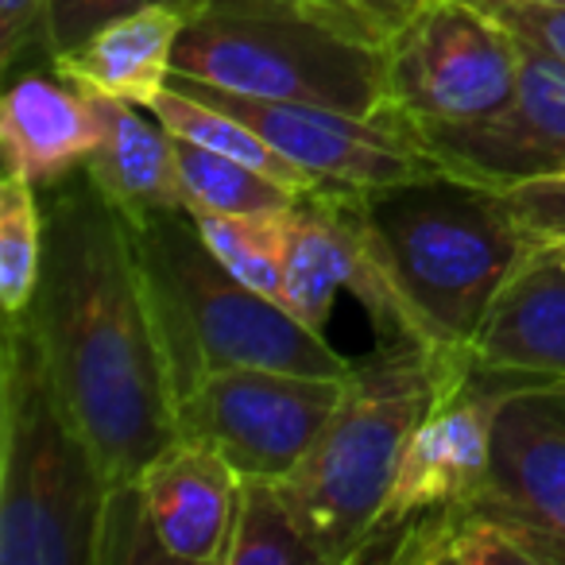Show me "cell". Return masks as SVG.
I'll return each mask as SVG.
<instances>
[{"label": "cell", "instance_id": "13", "mask_svg": "<svg viewBox=\"0 0 565 565\" xmlns=\"http://www.w3.org/2000/svg\"><path fill=\"white\" fill-rule=\"evenodd\" d=\"M472 380L500 395H565V252H531L469 345Z\"/></svg>", "mask_w": 565, "mask_h": 565}, {"label": "cell", "instance_id": "27", "mask_svg": "<svg viewBox=\"0 0 565 565\" xmlns=\"http://www.w3.org/2000/svg\"><path fill=\"white\" fill-rule=\"evenodd\" d=\"M35 55L51 63L47 0H0V66L12 71Z\"/></svg>", "mask_w": 565, "mask_h": 565}, {"label": "cell", "instance_id": "30", "mask_svg": "<svg viewBox=\"0 0 565 565\" xmlns=\"http://www.w3.org/2000/svg\"><path fill=\"white\" fill-rule=\"evenodd\" d=\"M508 4H534V9H565V0H508Z\"/></svg>", "mask_w": 565, "mask_h": 565}, {"label": "cell", "instance_id": "29", "mask_svg": "<svg viewBox=\"0 0 565 565\" xmlns=\"http://www.w3.org/2000/svg\"><path fill=\"white\" fill-rule=\"evenodd\" d=\"M349 4H353V9H361L364 17L380 28V32L392 35V32H399V28L407 24L418 9H423L426 0H349Z\"/></svg>", "mask_w": 565, "mask_h": 565}, {"label": "cell", "instance_id": "24", "mask_svg": "<svg viewBox=\"0 0 565 565\" xmlns=\"http://www.w3.org/2000/svg\"><path fill=\"white\" fill-rule=\"evenodd\" d=\"M291 210V205H287ZM287 210L236 213V217H198L205 244L241 282L264 299L282 302V264H287Z\"/></svg>", "mask_w": 565, "mask_h": 565}, {"label": "cell", "instance_id": "9", "mask_svg": "<svg viewBox=\"0 0 565 565\" xmlns=\"http://www.w3.org/2000/svg\"><path fill=\"white\" fill-rule=\"evenodd\" d=\"M171 86L241 117L275 151H282L291 163L307 167L322 182L376 190L449 174L441 159L423 143V136L403 120L387 117V113L353 117V113L326 109V105L264 102V97H244L205 86V82H194L186 74H171Z\"/></svg>", "mask_w": 565, "mask_h": 565}, {"label": "cell", "instance_id": "25", "mask_svg": "<svg viewBox=\"0 0 565 565\" xmlns=\"http://www.w3.org/2000/svg\"><path fill=\"white\" fill-rule=\"evenodd\" d=\"M531 252H565V167L495 190Z\"/></svg>", "mask_w": 565, "mask_h": 565}, {"label": "cell", "instance_id": "18", "mask_svg": "<svg viewBox=\"0 0 565 565\" xmlns=\"http://www.w3.org/2000/svg\"><path fill=\"white\" fill-rule=\"evenodd\" d=\"M182 28H186L182 9L156 4V9L128 12L74 51H63L51 66L94 94L151 109L156 97L171 86L174 47H179Z\"/></svg>", "mask_w": 565, "mask_h": 565}, {"label": "cell", "instance_id": "1", "mask_svg": "<svg viewBox=\"0 0 565 565\" xmlns=\"http://www.w3.org/2000/svg\"><path fill=\"white\" fill-rule=\"evenodd\" d=\"M47 248L24 322L63 407L113 484L179 441V392L125 213L74 171L47 198Z\"/></svg>", "mask_w": 565, "mask_h": 565}, {"label": "cell", "instance_id": "14", "mask_svg": "<svg viewBox=\"0 0 565 565\" xmlns=\"http://www.w3.org/2000/svg\"><path fill=\"white\" fill-rule=\"evenodd\" d=\"M372 562L392 565H565V534L503 503L488 484L387 539Z\"/></svg>", "mask_w": 565, "mask_h": 565}, {"label": "cell", "instance_id": "26", "mask_svg": "<svg viewBox=\"0 0 565 565\" xmlns=\"http://www.w3.org/2000/svg\"><path fill=\"white\" fill-rule=\"evenodd\" d=\"M198 9V0H47V35H51V63H55L63 51H74L78 43H86L94 32H102L105 24L128 17V12L140 9Z\"/></svg>", "mask_w": 565, "mask_h": 565}, {"label": "cell", "instance_id": "12", "mask_svg": "<svg viewBox=\"0 0 565 565\" xmlns=\"http://www.w3.org/2000/svg\"><path fill=\"white\" fill-rule=\"evenodd\" d=\"M515 40L519 86L495 117L418 132L454 179L488 190L565 167V58L523 35Z\"/></svg>", "mask_w": 565, "mask_h": 565}, {"label": "cell", "instance_id": "2", "mask_svg": "<svg viewBox=\"0 0 565 565\" xmlns=\"http://www.w3.org/2000/svg\"><path fill=\"white\" fill-rule=\"evenodd\" d=\"M387 40L349 0H198L174 74L264 102L380 117Z\"/></svg>", "mask_w": 565, "mask_h": 565}, {"label": "cell", "instance_id": "8", "mask_svg": "<svg viewBox=\"0 0 565 565\" xmlns=\"http://www.w3.org/2000/svg\"><path fill=\"white\" fill-rule=\"evenodd\" d=\"M345 395V376L228 369L182 395L179 438L213 446L241 480H287Z\"/></svg>", "mask_w": 565, "mask_h": 565}, {"label": "cell", "instance_id": "23", "mask_svg": "<svg viewBox=\"0 0 565 565\" xmlns=\"http://www.w3.org/2000/svg\"><path fill=\"white\" fill-rule=\"evenodd\" d=\"M47 248V210L40 190L24 179L4 174L0 182V307L4 318L28 310L43 271Z\"/></svg>", "mask_w": 565, "mask_h": 565}, {"label": "cell", "instance_id": "7", "mask_svg": "<svg viewBox=\"0 0 565 565\" xmlns=\"http://www.w3.org/2000/svg\"><path fill=\"white\" fill-rule=\"evenodd\" d=\"M515 86L519 40L484 0H426L387 40L384 113L415 132L495 117Z\"/></svg>", "mask_w": 565, "mask_h": 565}, {"label": "cell", "instance_id": "5", "mask_svg": "<svg viewBox=\"0 0 565 565\" xmlns=\"http://www.w3.org/2000/svg\"><path fill=\"white\" fill-rule=\"evenodd\" d=\"M113 480L63 407L24 315L4 318L0 565H94Z\"/></svg>", "mask_w": 565, "mask_h": 565}, {"label": "cell", "instance_id": "20", "mask_svg": "<svg viewBox=\"0 0 565 565\" xmlns=\"http://www.w3.org/2000/svg\"><path fill=\"white\" fill-rule=\"evenodd\" d=\"M151 113H156V117L163 120L174 136H182V140H194V143H202V148L217 151V156H228V159H236V163L256 167V171L271 174V179H279L282 186L299 190V194L322 186L318 174H310L307 167L291 163L282 151H275L271 143L256 132V128H248L241 117H233V113L202 102V97L182 94V89L167 86L163 94L156 97Z\"/></svg>", "mask_w": 565, "mask_h": 565}, {"label": "cell", "instance_id": "4", "mask_svg": "<svg viewBox=\"0 0 565 565\" xmlns=\"http://www.w3.org/2000/svg\"><path fill=\"white\" fill-rule=\"evenodd\" d=\"M125 221L148 275L179 403L213 372L228 369L349 376L353 361L326 333L252 291L213 256L190 210H151Z\"/></svg>", "mask_w": 565, "mask_h": 565}, {"label": "cell", "instance_id": "10", "mask_svg": "<svg viewBox=\"0 0 565 565\" xmlns=\"http://www.w3.org/2000/svg\"><path fill=\"white\" fill-rule=\"evenodd\" d=\"M361 190L322 182L299 194L287 210V264H282V307L310 330L326 333L338 291H349L376 322V338H411V315L387 279L369 225Z\"/></svg>", "mask_w": 565, "mask_h": 565}, {"label": "cell", "instance_id": "28", "mask_svg": "<svg viewBox=\"0 0 565 565\" xmlns=\"http://www.w3.org/2000/svg\"><path fill=\"white\" fill-rule=\"evenodd\" d=\"M484 4L515 35L565 58V9H534V4H508V0H484Z\"/></svg>", "mask_w": 565, "mask_h": 565}, {"label": "cell", "instance_id": "16", "mask_svg": "<svg viewBox=\"0 0 565 565\" xmlns=\"http://www.w3.org/2000/svg\"><path fill=\"white\" fill-rule=\"evenodd\" d=\"M102 143V109L94 94L63 74H24L0 102L4 174L35 190L58 186L89 163Z\"/></svg>", "mask_w": 565, "mask_h": 565}, {"label": "cell", "instance_id": "3", "mask_svg": "<svg viewBox=\"0 0 565 565\" xmlns=\"http://www.w3.org/2000/svg\"><path fill=\"white\" fill-rule=\"evenodd\" d=\"M356 198L415 341L441 361H469L495 295L531 256L500 194L438 174L361 190Z\"/></svg>", "mask_w": 565, "mask_h": 565}, {"label": "cell", "instance_id": "17", "mask_svg": "<svg viewBox=\"0 0 565 565\" xmlns=\"http://www.w3.org/2000/svg\"><path fill=\"white\" fill-rule=\"evenodd\" d=\"M488 492L565 534V395L515 392L500 403Z\"/></svg>", "mask_w": 565, "mask_h": 565}, {"label": "cell", "instance_id": "11", "mask_svg": "<svg viewBox=\"0 0 565 565\" xmlns=\"http://www.w3.org/2000/svg\"><path fill=\"white\" fill-rule=\"evenodd\" d=\"M503 399L508 395L472 380V372L438 387L434 407L426 411V418L415 426L407 449H403V461L395 469L369 539L361 542L349 565H369V557L418 515L469 500L488 484L492 426Z\"/></svg>", "mask_w": 565, "mask_h": 565}, {"label": "cell", "instance_id": "22", "mask_svg": "<svg viewBox=\"0 0 565 565\" xmlns=\"http://www.w3.org/2000/svg\"><path fill=\"white\" fill-rule=\"evenodd\" d=\"M225 565H326L275 480H241Z\"/></svg>", "mask_w": 565, "mask_h": 565}, {"label": "cell", "instance_id": "19", "mask_svg": "<svg viewBox=\"0 0 565 565\" xmlns=\"http://www.w3.org/2000/svg\"><path fill=\"white\" fill-rule=\"evenodd\" d=\"M94 94V89H89ZM102 109V143L82 171L125 217L151 210H186L174 159V132L163 120H148L140 105L94 94Z\"/></svg>", "mask_w": 565, "mask_h": 565}, {"label": "cell", "instance_id": "21", "mask_svg": "<svg viewBox=\"0 0 565 565\" xmlns=\"http://www.w3.org/2000/svg\"><path fill=\"white\" fill-rule=\"evenodd\" d=\"M182 198L194 217H236V213H275L299 202V190L282 186L279 179L236 163L228 156L202 148L194 140L174 136Z\"/></svg>", "mask_w": 565, "mask_h": 565}, {"label": "cell", "instance_id": "15", "mask_svg": "<svg viewBox=\"0 0 565 565\" xmlns=\"http://www.w3.org/2000/svg\"><path fill=\"white\" fill-rule=\"evenodd\" d=\"M136 484L171 562L225 565L241 472L217 449L194 438L171 441Z\"/></svg>", "mask_w": 565, "mask_h": 565}, {"label": "cell", "instance_id": "6", "mask_svg": "<svg viewBox=\"0 0 565 565\" xmlns=\"http://www.w3.org/2000/svg\"><path fill=\"white\" fill-rule=\"evenodd\" d=\"M465 361H441L411 338H380L376 353L353 361L345 395L318 434L282 495L326 565H349L376 523L415 426L434 407L441 380Z\"/></svg>", "mask_w": 565, "mask_h": 565}]
</instances>
